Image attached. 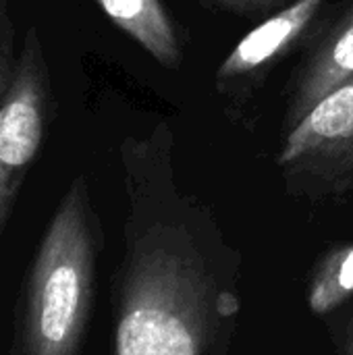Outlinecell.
<instances>
[{
	"label": "cell",
	"instance_id": "cell-5",
	"mask_svg": "<svg viewBox=\"0 0 353 355\" xmlns=\"http://www.w3.org/2000/svg\"><path fill=\"white\" fill-rule=\"evenodd\" d=\"M353 77V8L314 50L293 85L283 121V137L291 133L333 89Z\"/></svg>",
	"mask_w": 353,
	"mask_h": 355
},
{
	"label": "cell",
	"instance_id": "cell-11",
	"mask_svg": "<svg viewBox=\"0 0 353 355\" xmlns=\"http://www.w3.org/2000/svg\"><path fill=\"white\" fill-rule=\"evenodd\" d=\"M347 355H353V339L352 343H350V352H347Z\"/></svg>",
	"mask_w": 353,
	"mask_h": 355
},
{
	"label": "cell",
	"instance_id": "cell-10",
	"mask_svg": "<svg viewBox=\"0 0 353 355\" xmlns=\"http://www.w3.org/2000/svg\"><path fill=\"white\" fill-rule=\"evenodd\" d=\"M237 12H260V10H268L273 6L283 4L285 0H216Z\"/></svg>",
	"mask_w": 353,
	"mask_h": 355
},
{
	"label": "cell",
	"instance_id": "cell-1",
	"mask_svg": "<svg viewBox=\"0 0 353 355\" xmlns=\"http://www.w3.org/2000/svg\"><path fill=\"white\" fill-rule=\"evenodd\" d=\"M235 310L185 229L131 218L112 355H210Z\"/></svg>",
	"mask_w": 353,
	"mask_h": 355
},
{
	"label": "cell",
	"instance_id": "cell-9",
	"mask_svg": "<svg viewBox=\"0 0 353 355\" xmlns=\"http://www.w3.org/2000/svg\"><path fill=\"white\" fill-rule=\"evenodd\" d=\"M19 48H15V19L10 0H0V106L10 87Z\"/></svg>",
	"mask_w": 353,
	"mask_h": 355
},
{
	"label": "cell",
	"instance_id": "cell-6",
	"mask_svg": "<svg viewBox=\"0 0 353 355\" xmlns=\"http://www.w3.org/2000/svg\"><path fill=\"white\" fill-rule=\"evenodd\" d=\"M325 0H295L252 29L218 67L221 81L248 77L283 56L310 27Z\"/></svg>",
	"mask_w": 353,
	"mask_h": 355
},
{
	"label": "cell",
	"instance_id": "cell-4",
	"mask_svg": "<svg viewBox=\"0 0 353 355\" xmlns=\"http://www.w3.org/2000/svg\"><path fill=\"white\" fill-rule=\"evenodd\" d=\"M279 164L320 175L341 177L353 168V77L333 89L283 139Z\"/></svg>",
	"mask_w": 353,
	"mask_h": 355
},
{
	"label": "cell",
	"instance_id": "cell-2",
	"mask_svg": "<svg viewBox=\"0 0 353 355\" xmlns=\"http://www.w3.org/2000/svg\"><path fill=\"white\" fill-rule=\"evenodd\" d=\"M98 218L87 181L73 179L35 250L21 314L25 355H79L98 262Z\"/></svg>",
	"mask_w": 353,
	"mask_h": 355
},
{
	"label": "cell",
	"instance_id": "cell-3",
	"mask_svg": "<svg viewBox=\"0 0 353 355\" xmlns=\"http://www.w3.org/2000/svg\"><path fill=\"white\" fill-rule=\"evenodd\" d=\"M52 77L46 46L31 25L19 46L10 87L0 106V239L21 187L42 152L52 121Z\"/></svg>",
	"mask_w": 353,
	"mask_h": 355
},
{
	"label": "cell",
	"instance_id": "cell-7",
	"mask_svg": "<svg viewBox=\"0 0 353 355\" xmlns=\"http://www.w3.org/2000/svg\"><path fill=\"white\" fill-rule=\"evenodd\" d=\"M96 4L162 67H179L181 46L171 15L160 0H96Z\"/></svg>",
	"mask_w": 353,
	"mask_h": 355
},
{
	"label": "cell",
	"instance_id": "cell-8",
	"mask_svg": "<svg viewBox=\"0 0 353 355\" xmlns=\"http://www.w3.org/2000/svg\"><path fill=\"white\" fill-rule=\"evenodd\" d=\"M350 295H353V243L329 252L312 281L308 293V306L312 314L322 316L339 308Z\"/></svg>",
	"mask_w": 353,
	"mask_h": 355
}]
</instances>
